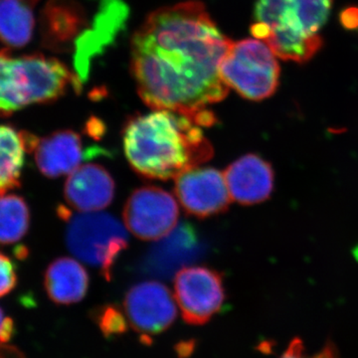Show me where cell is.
I'll return each mask as SVG.
<instances>
[{
    "label": "cell",
    "instance_id": "obj_1",
    "mask_svg": "<svg viewBox=\"0 0 358 358\" xmlns=\"http://www.w3.org/2000/svg\"><path fill=\"white\" fill-rule=\"evenodd\" d=\"M232 43L202 2L154 11L131 39V71L141 100L200 127L214 126L217 120L209 106L229 93L220 66Z\"/></svg>",
    "mask_w": 358,
    "mask_h": 358
},
{
    "label": "cell",
    "instance_id": "obj_2",
    "mask_svg": "<svg viewBox=\"0 0 358 358\" xmlns=\"http://www.w3.org/2000/svg\"><path fill=\"white\" fill-rule=\"evenodd\" d=\"M122 134L129 166L145 178L176 179L214 155L201 127L171 110L134 115L124 124Z\"/></svg>",
    "mask_w": 358,
    "mask_h": 358
},
{
    "label": "cell",
    "instance_id": "obj_3",
    "mask_svg": "<svg viewBox=\"0 0 358 358\" xmlns=\"http://www.w3.org/2000/svg\"><path fill=\"white\" fill-rule=\"evenodd\" d=\"M58 215L67 223L65 241L71 253L110 281L117 259L129 246L126 226L115 216L100 211L74 215L70 209L60 206Z\"/></svg>",
    "mask_w": 358,
    "mask_h": 358
},
{
    "label": "cell",
    "instance_id": "obj_4",
    "mask_svg": "<svg viewBox=\"0 0 358 358\" xmlns=\"http://www.w3.org/2000/svg\"><path fill=\"white\" fill-rule=\"evenodd\" d=\"M265 41L257 38L233 42L220 66L223 81L250 101L274 95L280 83L279 63Z\"/></svg>",
    "mask_w": 358,
    "mask_h": 358
},
{
    "label": "cell",
    "instance_id": "obj_5",
    "mask_svg": "<svg viewBox=\"0 0 358 358\" xmlns=\"http://www.w3.org/2000/svg\"><path fill=\"white\" fill-rule=\"evenodd\" d=\"M174 277V298L188 324L202 326L220 312L225 301L220 273L205 266H188Z\"/></svg>",
    "mask_w": 358,
    "mask_h": 358
},
{
    "label": "cell",
    "instance_id": "obj_6",
    "mask_svg": "<svg viewBox=\"0 0 358 358\" xmlns=\"http://www.w3.org/2000/svg\"><path fill=\"white\" fill-rule=\"evenodd\" d=\"M122 217L127 229L134 236L143 241H155L178 225V204L164 188L141 186L127 199Z\"/></svg>",
    "mask_w": 358,
    "mask_h": 358
},
{
    "label": "cell",
    "instance_id": "obj_7",
    "mask_svg": "<svg viewBox=\"0 0 358 358\" xmlns=\"http://www.w3.org/2000/svg\"><path fill=\"white\" fill-rule=\"evenodd\" d=\"M176 298L166 285L157 281H143L127 292L124 310L129 324L143 343L166 331L178 317Z\"/></svg>",
    "mask_w": 358,
    "mask_h": 358
},
{
    "label": "cell",
    "instance_id": "obj_8",
    "mask_svg": "<svg viewBox=\"0 0 358 358\" xmlns=\"http://www.w3.org/2000/svg\"><path fill=\"white\" fill-rule=\"evenodd\" d=\"M174 193L185 213L199 219L223 213L231 201L224 173L213 167L197 166L181 173Z\"/></svg>",
    "mask_w": 358,
    "mask_h": 358
},
{
    "label": "cell",
    "instance_id": "obj_9",
    "mask_svg": "<svg viewBox=\"0 0 358 358\" xmlns=\"http://www.w3.org/2000/svg\"><path fill=\"white\" fill-rule=\"evenodd\" d=\"M204 251L203 242L192 224L179 223L148 250L141 268L143 274L171 279L181 268L203 255Z\"/></svg>",
    "mask_w": 358,
    "mask_h": 358
},
{
    "label": "cell",
    "instance_id": "obj_10",
    "mask_svg": "<svg viewBox=\"0 0 358 358\" xmlns=\"http://www.w3.org/2000/svg\"><path fill=\"white\" fill-rule=\"evenodd\" d=\"M128 7L122 0H103L93 26L75 43V69L80 81L88 78L92 59L114 41L128 18Z\"/></svg>",
    "mask_w": 358,
    "mask_h": 358
},
{
    "label": "cell",
    "instance_id": "obj_11",
    "mask_svg": "<svg viewBox=\"0 0 358 358\" xmlns=\"http://www.w3.org/2000/svg\"><path fill=\"white\" fill-rule=\"evenodd\" d=\"M88 24L86 10L77 0H48L40 15V35L45 48L68 52Z\"/></svg>",
    "mask_w": 358,
    "mask_h": 358
},
{
    "label": "cell",
    "instance_id": "obj_12",
    "mask_svg": "<svg viewBox=\"0 0 358 358\" xmlns=\"http://www.w3.org/2000/svg\"><path fill=\"white\" fill-rule=\"evenodd\" d=\"M115 183L109 171L98 164H87L70 173L64 186L66 202L75 210L98 212L115 199Z\"/></svg>",
    "mask_w": 358,
    "mask_h": 358
},
{
    "label": "cell",
    "instance_id": "obj_13",
    "mask_svg": "<svg viewBox=\"0 0 358 358\" xmlns=\"http://www.w3.org/2000/svg\"><path fill=\"white\" fill-rule=\"evenodd\" d=\"M32 152L40 173L58 178L76 171L88 150H85L81 136L71 129H61L44 138H35Z\"/></svg>",
    "mask_w": 358,
    "mask_h": 358
},
{
    "label": "cell",
    "instance_id": "obj_14",
    "mask_svg": "<svg viewBox=\"0 0 358 358\" xmlns=\"http://www.w3.org/2000/svg\"><path fill=\"white\" fill-rule=\"evenodd\" d=\"M231 199L242 205L261 203L274 188V171L257 155L240 157L224 171Z\"/></svg>",
    "mask_w": 358,
    "mask_h": 358
},
{
    "label": "cell",
    "instance_id": "obj_15",
    "mask_svg": "<svg viewBox=\"0 0 358 358\" xmlns=\"http://www.w3.org/2000/svg\"><path fill=\"white\" fill-rule=\"evenodd\" d=\"M90 277L81 263L69 257L55 259L44 275V288L57 305L79 303L88 292Z\"/></svg>",
    "mask_w": 358,
    "mask_h": 358
},
{
    "label": "cell",
    "instance_id": "obj_16",
    "mask_svg": "<svg viewBox=\"0 0 358 358\" xmlns=\"http://www.w3.org/2000/svg\"><path fill=\"white\" fill-rule=\"evenodd\" d=\"M40 0H0V42L9 48L29 43Z\"/></svg>",
    "mask_w": 358,
    "mask_h": 358
},
{
    "label": "cell",
    "instance_id": "obj_17",
    "mask_svg": "<svg viewBox=\"0 0 358 358\" xmlns=\"http://www.w3.org/2000/svg\"><path fill=\"white\" fill-rule=\"evenodd\" d=\"M30 103L27 77L21 58L0 51V117H8Z\"/></svg>",
    "mask_w": 358,
    "mask_h": 358
},
{
    "label": "cell",
    "instance_id": "obj_18",
    "mask_svg": "<svg viewBox=\"0 0 358 358\" xmlns=\"http://www.w3.org/2000/svg\"><path fill=\"white\" fill-rule=\"evenodd\" d=\"M25 152L23 131L0 124V195L20 185Z\"/></svg>",
    "mask_w": 358,
    "mask_h": 358
},
{
    "label": "cell",
    "instance_id": "obj_19",
    "mask_svg": "<svg viewBox=\"0 0 358 358\" xmlns=\"http://www.w3.org/2000/svg\"><path fill=\"white\" fill-rule=\"evenodd\" d=\"M266 43L282 60L305 64L322 48L324 40L319 34L306 35L294 28H282L272 31Z\"/></svg>",
    "mask_w": 358,
    "mask_h": 358
},
{
    "label": "cell",
    "instance_id": "obj_20",
    "mask_svg": "<svg viewBox=\"0 0 358 358\" xmlns=\"http://www.w3.org/2000/svg\"><path fill=\"white\" fill-rule=\"evenodd\" d=\"M30 225L29 207L22 197L0 195V244L20 241Z\"/></svg>",
    "mask_w": 358,
    "mask_h": 358
},
{
    "label": "cell",
    "instance_id": "obj_21",
    "mask_svg": "<svg viewBox=\"0 0 358 358\" xmlns=\"http://www.w3.org/2000/svg\"><path fill=\"white\" fill-rule=\"evenodd\" d=\"M254 17L256 22L268 25L272 31L282 28L300 31L294 17V0H257Z\"/></svg>",
    "mask_w": 358,
    "mask_h": 358
},
{
    "label": "cell",
    "instance_id": "obj_22",
    "mask_svg": "<svg viewBox=\"0 0 358 358\" xmlns=\"http://www.w3.org/2000/svg\"><path fill=\"white\" fill-rule=\"evenodd\" d=\"M333 2L334 0H294L299 30L306 35L317 34L326 24Z\"/></svg>",
    "mask_w": 358,
    "mask_h": 358
},
{
    "label": "cell",
    "instance_id": "obj_23",
    "mask_svg": "<svg viewBox=\"0 0 358 358\" xmlns=\"http://www.w3.org/2000/svg\"><path fill=\"white\" fill-rule=\"evenodd\" d=\"M94 319L106 338H114L128 331L126 313L115 305H106L94 313Z\"/></svg>",
    "mask_w": 358,
    "mask_h": 358
},
{
    "label": "cell",
    "instance_id": "obj_24",
    "mask_svg": "<svg viewBox=\"0 0 358 358\" xmlns=\"http://www.w3.org/2000/svg\"><path fill=\"white\" fill-rule=\"evenodd\" d=\"M17 284L14 264L8 257L0 253V298L10 293Z\"/></svg>",
    "mask_w": 358,
    "mask_h": 358
},
{
    "label": "cell",
    "instance_id": "obj_25",
    "mask_svg": "<svg viewBox=\"0 0 358 358\" xmlns=\"http://www.w3.org/2000/svg\"><path fill=\"white\" fill-rule=\"evenodd\" d=\"M281 358H307L303 355V341L299 338H294L289 348H287L286 352L282 355ZM313 358H336L334 357V350L331 348H327L326 350H322L320 355Z\"/></svg>",
    "mask_w": 358,
    "mask_h": 358
},
{
    "label": "cell",
    "instance_id": "obj_26",
    "mask_svg": "<svg viewBox=\"0 0 358 358\" xmlns=\"http://www.w3.org/2000/svg\"><path fill=\"white\" fill-rule=\"evenodd\" d=\"M339 21L346 30H350V31L358 30V7H346L339 14Z\"/></svg>",
    "mask_w": 358,
    "mask_h": 358
},
{
    "label": "cell",
    "instance_id": "obj_27",
    "mask_svg": "<svg viewBox=\"0 0 358 358\" xmlns=\"http://www.w3.org/2000/svg\"><path fill=\"white\" fill-rule=\"evenodd\" d=\"M251 33L254 38L266 42L268 37H270L272 29L268 25L264 24V23L255 22L251 26Z\"/></svg>",
    "mask_w": 358,
    "mask_h": 358
},
{
    "label": "cell",
    "instance_id": "obj_28",
    "mask_svg": "<svg viewBox=\"0 0 358 358\" xmlns=\"http://www.w3.org/2000/svg\"><path fill=\"white\" fill-rule=\"evenodd\" d=\"M0 358H25V355L15 346L0 343Z\"/></svg>",
    "mask_w": 358,
    "mask_h": 358
},
{
    "label": "cell",
    "instance_id": "obj_29",
    "mask_svg": "<svg viewBox=\"0 0 358 358\" xmlns=\"http://www.w3.org/2000/svg\"><path fill=\"white\" fill-rule=\"evenodd\" d=\"M6 317H4L3 310L0 308V331H1L2 327H3L4 322H6Z\"/></svg>",
    "mask_w": 358,
    "mask_h": 358
},
{
    "label": "cell",
    "instance_id": "obj_30",
    "mask_svg": "<svg viewBox=\"0 0 358 358\" xmlns=\"http://www.w3.org/2000/svg\"><path fill=\"white\" fill-rule=\"evenodd\" d=\"M357 255H358V249H357Z\"/></svg>",
    "mask_w": 358,
    "mask_h": 358
}]
</instances>
